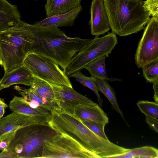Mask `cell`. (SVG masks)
<instances>
[{
    "label": "cell",
    "instance_id": "obj_1",
    "mask_svg": "<svg viewBox=\"0 0 158 158\" xmlns=\"http://www.w3.org/2000/svg\"><path fill=\"white\" fill-rule=\"evenodd\" d=\"M48 125L57 133L67 134L100 158H112L130 149L117 145L96 134L72 114L59 108L51 112Z\"/></svg>",
    "mask_w": 158,
    "mask_h": 158
},
{
    "label": "cell",
    "instance_id": "obj_2",
    "mask_svg": "<svg viewBox=\"0 0 158 158\" xmlns=\"http://www.w3.org/2000/svg\"><path fill=\"white\" fill-rule=\"evenodd\" d=\"M32 26L36 40L30 52L50 59L64 72L74 56L92 40L69 37L54 26L36 24Z\"/></svg>",
    "mask_w": 158,
    "mask_h": 158
},
{
    "label": "cell",
    "instance_id": "obj_3",
    "mask_svg": "<svg viewBox=\"0 0 158 158\" xmlns=\"http://www.w3.org/2000/svg\"><path fill=\"white\" fill-rule=\"evenodd\" d=\"M112 32L119 36L136 33L144 28L150 15L142 0H103Z\"/></svg>",
    "mask_w": 158,
    "mask_h": 158
},
{
    "label": "cell",
    "instance_id": "obj_4",
    "mask_svg": "<svg viewBox=\"0 0 158 158\" xmlns=\"http://www.w3.org/2000/svg\"><path fill=\"white\" fill-rule=\"evenodd\" d=\"M32 24L20 20L0 32V48L4 75L23 65L35 42Z\"/></svg>",
    "mask_w": 158,
    "mask_h": 158
},
{
    "label": "cell",
    "instance_id": "obj_5",
    "mask_svg": "<svg viewBox=\"0 0 158 158\" xmlns=\"http://www.w3.org/2000/svg\"><path fill=\"white\" fill-rule=\"evenodd\" d=\"M57 133L48 125H33L17 130L0 158H41L44 142Z\"/></svg>",
    "mask_w": 158,
    "mask_h": 158
},
{
    "label": "cell",
    "instance_id": "obj_6",
    "mask_svg": "<svg viewBox=\"0 0 158 158\" xmlns=\"http://www.w3.org/2000/svg\"><path fill=\"white\" fill-rule=\"evenodd\" d=\"M118 43L116 34L112 32L102 37L95 36L73 58L64 71L65 73L69 77L84 69L94 59L102 56H108Z\"/></svg>",
    "mask_w": 158,
    "mask_h": 158
},
{
    "label": "cell",
    "instance_id": "obj_7",
    "mask_svg": "<svg viewBox=\"0 0 158 158\" xmlns=\"http://www.w3.org/2000/svg\"><path fill=\"white\" fill-rule=\"evenodd\" d=\"M23 65L34 77L52 84L73 88L69 77L53 60L40 54L29 52Z\"/></svg>",
    "mask_w": 158,
    "mask_h": 158
},
{
    "label": "cell",
    "instance_id": "obj_8",
    "mask_svg": "<svg viewBox=\"0 0 158 158\" xmlns=\"http://www.w3.org/2000/svg\"><path fill=\"white\" fill-rule=\"evenodd\" d=\"M41 158H100L69 135L58 133L44 142Z\"/></svg>",
    "mask_w": 158,
    "mask_h": 158
},
{
    "label": "cell",
    "instance_id": "obj_9",
    "mask_svg": "<svg viewBox=\"0 0 158 158\" xmlns=\"http://www.w3.org/2000/svg\"><path fill=\"white\" fill-rule=\"evenodd\" d=\"M135 60L139 68L158 60V16L150 18L138 44Z\"/></svg>",
    "mask_w": 158,
    "mask_h": 158
},
{
    "label": "cell",
    "instance_id": "obj_10",
    "mask_svg": "<svg viewBox=\"0 0 158 158\" xmlns=\"http://www.w3.org/2000/svg\"><path fill=\"white\" fill-rule=\"evenodd\" d=\"M62 110L70 114L79 120H87L104 123H109L106 114L97 104L94 105L64 103Z\"/></svg>",
    "mask_w": 158,
    "mask_h": 158
},
{
    "label": "cell",
    "instance_id": "obj_11",
    "mask_svg": "<svg viewBox=\"0 0 158 158\" xmlns=\"http://www.w3.org/2000/svg\"><path fill=\"white\" fill-rule=\"evenodd\" d=\"M33 125H48L39 119L13 111L0 118V141L7 134Z\"/></svg>",
    "mask_w": 158,
    "mask_h": 158
},
{
    "label": "cell",
    "instance_id": "obj_12",
    "mask_svg": "<svg viewBox=\"0 0 158 158\" xmlns=\"http://www.w3.org/2000/svg\"><path fill=\"white\" fill-rule=\"evenodd\" d=\"M90 13L89 23L92 35L99 36L110 30L103 0H93L90 6Z\"/></svg>",
    "mask_w": 158,
    "mask_h": 158
},
{
    "label": "cell",
    "instance_id": "obj_13",
    "mask_svg": "<svg viewBox=\"0 0 158 158\" xmlns=\"http://www.w3.org/2000/svg\"><path fill=\"white\" fill-rule=\"evenodd\" d=\"M9 107L13 112L37 118L48 124L51 119L50 111L41 106L32 108L22 97L15 96L10 101Z\"/></svg>",
    "mask_w": 158,
    "mask_h": 158
},
{
    "label": "cell",
    "instance_id": "obj_14",
    "mask_svg": "<svg viewBox=\"0 0 158 158\" xmlns=\"http://www.w3.org/2000/svg\"><path fill=\"white\" fill-rule=\"evenodd\" d=\"M49 83L54 92L57 105L59 102L71 104H82L94 105L97 104L77 92L73 88Z\"/></svg>",
    "mask_w": 158,
    "mask_h": 158
},
{
    "label": "cell",
    "instance_id": "obj_15",
    "mask_svg": "<svg viewBox=\"0 0 158 158\" xmlns=\"http://www.w3.org/2000/svg\"><path fill=\"white\" fill-rule=\"evenodd\" d=\"M34 77L30 71L23 65L6 74L0 80V86L6 88L16 84H22L31 87Z\"/></svg>",
    "mask_w": 158,
    "mask_h": 158
},
{
    "label": "cell",
    "instance_id": "obj_16",
    "mask_svg": "<svg viewBox=\"0 0 158 158\" xmlns=\"http://www.w3.org/2000/svg\"><path fill=\"white\" fill-rule=\"evenodd\" d=\"M17 7L6 0H0V32L15 25L20 20Z\"/></svg>",
    "mask_w": 158,
    "mask_h": 158
},
{
    "label": "cell",
    "instance_id": "obj_17",
    "mask_svg": "<svg viewBox=\"0 0 158 158\" xmlns=\"http://www.w3.org/2000/svg\"><path fill=\"white\" fill-rule=\"evenodd\" d=\"M82 10L81 5L66 13L47 17L35 24L41 25H52L58 28L72 26Z\"/></svg>",
    "mask_w": 158,
    "mask_h": 158
},
{
    "label": "cell",
    "instance_id": "obj_18",
    "mask_svg": "<svg viewBox=\"0 0 158 158\" xmlns=\"http://www.w3.org/2000/svg\"><path fill=\"white\" fill-rule=\"evenodd\" d=\"M82 0H47L45 9L47 17L62 14L81 6Z\"/></svg>",
    "mask_w": 158,
    "mask_h": 158
},
{
    "label": "cell",
    "instance_id": "obj_19",
    "mask_svg": "<svg viewBox=\"0 0 158 158\" xmlns=\"http://www.w3.org/2000/svg\"><path fill=\"white\" fill-rule=\"evenodd\" d=\"M14 89L22 96L26 102L31 100H35L38 102L40 106L51 112L55 109L59 108L56 102L38 95L31 88L26 89L16 85L14 87Z\"/></svg>",
    "mask_w": 158,
    "mask_h": 158
},
{
    "label": "cell",
    "instance_id": "obj_20",
    "mask_svg": "<svg viewBox=\"0 0 158 158\" xmlns=\"http://www.w3.org/2000/svg\"><path fill=\"white\" fill-rule=\"evenodd\" d=\"M106 56L98 57L90 62L85 67L91 76L99 79L110 81L118 80L115 78H110L106 74L105 60Z\"/></svg>",
    "mask_w": 158,
    "mask_h": 158
},
{
    "label": "cell",
    "instance_id": "obj_21",
    "mask_svg": "<svg viewBox=\"0 0 158 158\" xmlns=\"http://www.w3.org/2000/svg\"><path fill=\"white\" fill-rule=\"evenodd\" d=\"M95 82L98 91L101 92L106 96L111 104L113 109L118 113L125 120L117 102L115 92L109 85L108 81L95 78Z\"/></svg>",
    "mask_w": 158,
    "mask_h": 158
},
{
    "label": "cell",
    "instance_id": "obj_22",
    "mask_svg": "<svg viewBox=\"0 0 158 158\" xmlns=\"http://www.w3.org/2000/svg\"><path fill=\"white\" fill-rule=\"evenodd\" d=\"M158 150L152 146H144L130 149L124 153L114 156L113 158H158Z\"/></svg>",
    "mask_w": 158,
    "mask_h": 158
},
{
    "label": "cell",
    "instance_id": "obj_23",
    "mask_svg": "<svg viewBox=\"0 0 158 158\" xmlns=\"http://www.w3.org/2000/svg\"><path fill=\"white\" fill-rule=\"evenodd\" d=\"M30 88L38 95L56 103L54 92L48 82L34 77L33 83Z\"/></svg>",
    "mask_w": 158,
    "mask_h": 158
},
{
    "label": "cell",
    "instance_id": "obj_24",
    "mask_svg": "<svg viewBox=\"0 0 158 158\" xmlns=\"http://www.w3.org/2000/svg\"><path fill=\"white\" fill-rule=\"evenodd\" d=\"M69 77H73L76 80L79 82L83 85L86 87L92 90L96 96L99 104V106L101 108L102 107L103 100L100 97L98 93L95 82V78L92 77H88L79 70L70 75Z\"/></svg>",
    "mask_w": 158,
    "mask_h": 158
},
{
    "label": "cell",
    "instance_id": "obj_25",
    "mask_svg": "<svg viewBox=\"0 0 158 158\" xmlns=\"http://www.w3.org/2000/svg\"><path fill=\"white\" fill-rule=\"evenodd\" d=\"M136 105L140 110L146 116L158 120V103L148 101H139Z\"/></svg>",
    "mask_w": 158,
    "mask_h": 158
},
{
    "label": "cell",
    "instance_id": "obj_26",
    "mask_svg": "<svg viewBox=\"0 0 158 158\" xmlns=\"http://www.w3.org/2000/svg\"><path fill=\"white\" fill-rule=\"evenodd\" d=\"M143 75L147 82L158 81V60L150 62L142 68Z\"/></svg>",
    "mask_w": 158,
    "mask_h": 158
},
{
    "label": "cell",
    "instance_id": "obj_27",
    "mask_svg": "<svg viewBox=\"0 0 158 158\" xmlns=\"http://www.w3.org/2000/svg\"><path fill=\"white\" fill-rule=\"evenodd\" d=\"M79 120L96 134L105 139L109 140L104 131L106 124L87 120Z\"/></svg>",
    "mask_w": 158,
    "mask_h": 158
},
{
    "label": "cell",
    "instance_id": "obj_28",
    "mask_svg": "<svg viewBox=\"0 0 158 158\" xmlns=\"http://www.w3.org/2000/svg\"><path fill=\"white\" fill-rule=\"evenodd\" d=\"M143 7L152 16H158V0H146Z\"/></svg>",
    "mask_w": 158,
    "mask_h": 158
},
{
    "label": "cell",
    "instance_id": "obj_29",
    "mask_svg": "<svg viewBox=\"0 0 158 158\" xmlns=\"http://www.w3.org/2000/svg\"><path fill=\"white\" fill-rule=\"evenodd\" d=\"M16 132L9 133L3 137L0 141V150L2 151L8 147L15 137Z\"/></svg>",
    "mask_w": 158,
    "mask_h": 158
},
{
    "label": "cell",
    "instance_id": "obj_30",
    "mask_svg": "<svg viewBox=\"0 0 158 158\" xmlns=\"http://www.w3.org/2000/svg\"><path fill=\"white\" fill-rule=\"evenodd\" d=\"M146 121L149 126L156 132L158 133V120L153 117L146 116Z\"/></svg>",
    "mask_w": 158,
    "mask_h": 158
},
{
    "label": "cell",
    "instance_id": "obj_31",
    "mask_svg": "<svg viewBox=\"0 0 158 158\" xmlns=\"http://www.w3.org/2000/svg\"><path fill=\"white\" fill-rule=\"evenodd\" d=\"M8 107V105L4 100L0 98V118L2 117L5 113L6 109Z\"/></svg>",
    "mask_w": 158,
    "mask_h": 158
},
{
    "label": "cell",
    "instance_id": "obj_32",
    "mask_svg": "<svg viewBox=\"0 0 158 158\" xmlns=\"http://www.w3.org/2000/svg\"><path fill=\"white\" fill-rule=\"evenodd\" d=\"M153 87L154 92L153 98L155 102L158 103V81L153 83Z\"/></svg>",
    "mask_w": 158,
    "mask_h": 158
},
{
    "label": "cell",
    "instance_id": "obj_33",
    "mask_svg": "<svg viewBox=\"0 0 158 158\" xmlns=\"http://www.w3.org/2000/svg\"><path fill=\"white\" fill-rule=\"evenodd\" d=\"M0 65L1 66H3V62L2 58L1 53V50L0 48Z\"/></svg>",
    "mask_w": 158,
    "mask_h": 158
},
{
    "label": "cell",
    "instance_id": "obj_34",
    "mask_svg": "<svg viewBox=\"0 0 158 158\" xmlns=\"http://www.w3.org/2000/svg\"><path fill=\"white\" fill-rule=\"evenodd\" d=\"M4 88H6L3 86H0V90Z\"/></svg>",
    "mask_w": 158,
    "mask_h": 158
},
{
    "label": "cell",
    "instance_id": "obj_35",
    "mask_svg": "<svg viewBox=\"0 0 158 158\" xmlns=\"http://www.w3.org/2000/svg\"></svg>",
    "mask_w": 158,
    "mask_h": 158
}]
</instances>
